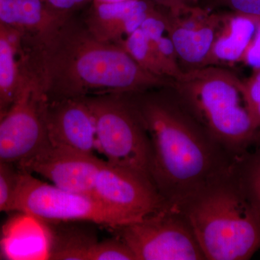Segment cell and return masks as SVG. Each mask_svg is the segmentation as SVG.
<instances>
[{"label": "cell", "instance_id": "cell-16", "mask_svg": "<svg viewBox=\"0 0 260 260\" xmlns=\"http://www.w3.org/2000/svg\"><path fill=\"white\" fill-rule=\"evenodd\" d=\"M259 23L257 20L244 15L231 13L224 15L206 66L242 61Z\"/></svg>", "mask_w": 260, "mask_h": 260}, {"label": "cell", "instance_id": "cell-31", "mask_svg": "<svg viewBox=\"0 0 260 260\" xmlns=\"http://www.w3.org/2000/svg\"><path fill=\"white\" fill-rule=\"evenodd\" d=\"M7 112L6 110H5L4 109H3L1 107H0V120H1L2 118L4 116L5 113Z\"/></svg>", "mask_w": 260, "mask_h": 260}, {"label": "cell", "instance_id": "cell-21", "mask_svg": "<svg viewBox=\"0 0 260 260\" xmlns=\"http://www.w3.org/2000/svg\"><path fill=\"white\" fill-rule=\"evenodd\" d=\"M88 260H136L124 241L116 237L96 241L89 251Z\"/></svg>", "mask_w": 260, "mask_h": 260}, {"label": "cell", "instance_id": "cell-14", "mask_svg": "<svg viewBox=\"0 0 260 260\" xmlns=\"http://www.w3.org/2000/svg\"><path fill=\"white\" fill-rule=\"evenodd\" d=\"M5 228L1 241L3 256L8 259H49L51 235L42 220L20 213Z\"/></svg>", "mask_w": 260, "mask_h": 260}, {"label": "cell", "instance_id": "cell-18", "mask_svg": "<svg viewBox=\"0 0 260 260\" xmlns=\"http://www.w3.org/2000/svg\"><path fill=\"white\" fill-rule=\"evenodd\" d=\"M140 28L156 51L168 78L175 80L180 77L184 70H181L178 62L177 52L168 35L166 12L156 8L145 18Z\"/></svg>", "mask_w": 260, "mask_h": 260}, {"label": "cell", "instance_id": "cell-25", "mask_svg": "<svg viewBox=\"0 0 260 260\" xmlns=\"http://www.w3.org/2000/svg\"><path fill=\"white\" fill-rule=\"evenodd\" d=\"M245 97L249 109L260 104V69L244 83Z\"/></svg>", "mask_w": 260, "mask_h": 260}, {"label": "cell", "instance_id": "cell-1", "mask_svg": "<svg viewBox=\"0 0 260 260\" xmlns=\"http://www.w3.org/2000/svg\"><path fill=\"white\" fill-rule=\"evenodd\" d=\"M22 44L26 48H22V63L47 99L133 93L172 85V79L143 69L119 44L98 39L74 15Z\"/></svg>", "mask_w": 260, "mask_h": 260}, {"label": "cell", "instance_id": "cell-7", "mask_svg": "<svg viewBox=\"0 0 260 260\" xmlns=\"http://www.w3.org/2000/svg\"><path fill=\"white\" fill-rule=\"evenodd\" d=\"M114 231L136 260H205L187 220L170 205Z\"/></svg>", "mask_w": 260, "mask_h": 260}, {"label": "cell", "instance_id": "cell-4", "mask_svg": "<svg viewBox=\"0 0 260 260\" xmlns=\"http://www.w3.org/2000/svg\"><path fill=\"white\" fill-rule=\"evenodd\" d=\"M171 88L188 112L234 158L242 155L259 128L251 115L244 85L220 66L186 70Z\"/></svg>", "mask_w": 260, "mask_h": 260}, {"label": "cell", "instance_id": "cell-19", "mask_svg": "<svg viewBox=\"0 0 260 260\" xmlns=\"http://www.w3.org/2000/svg\"><path fill=\"white\" fill-rule=\"evenodd\" d=\"M116 44L120 45L146 71L160 78H169L156 51L140 27Z\"/></svg>", "mask_w": 260, "mask_h": 260}, {"label": "cell", "instance_id": "cell-26", "mask_svg": "<svg viewBox=\"0 0 260 260\" xmlns=\"http://www.w3.org/2000/svg\"><path fill=\"white\" fill-rule=\"evenodd\" d=\"M242 61L254 70L260 69V22L255 35L248 47Z\"/></svg>", "mask_w": 260, "mask_h": 260}, {"label": "cell", "instance_id": "cell-6", "mask_svg": "<svg viewBox=\"0 0 260 260\" xmlns=\"http://www.w3.org/2000/svg\"><path fill=\"white\" fill-rule=\"evenodd\" d=\"M8 211L43 222H90L113 231L129 223L93 195L65 190L20 170Z\"/></svg>", "mask_w": 260, "mask_h": 260}, {"label": "cell", "instance_id": "cell-23", "mask_svg": "<svg viewBox=\"0 0 260 260\" xmlns=\"http://www.w3.org/2000/svg\"><path fill=\"white\" fill-rule=\"evenodd\" d=\"M18 172L12 169L10 164L0 161V212L8 211L14 192Z\"/></svg>", "mask_w": 260, "mask_h": 260}, {"label": "cell", "instance_id": "cell-5", "mask_svg": "<svg viewBox=\"0 0 260 260\" xmlns=\"http://www.w3.org/2000/svg\"><path fill=\"white\" fill-rule=\"evenodd\" d=\"M84 99L95 121L97 149L106 160L153 184L150 138L126 94H99Z\"/></svg>", "mask_w": 260, "mask_h": 260}, {"label": "cell", "instance_id": "cell-28", "mask_svg": "<svg viewBox=\"0 0 260 260\" xmlns=\"http://www.w3.org/2000/svg\"><path fill=\"white\" fill-rule=\"evenodd\" d=\"M251 115L254 118V121L257 124V126L260 127V104H256L254 107H251L250 109Z\"/></svg>", "mask_w": 260, "mask_h": 260}, {"label": "cell", "instance_id": "cell-22", "mask_svg": "<svg viewBox=\"0 0 260 260\" xmlns=\"http://www.w3.org/2000/svg\"><path fill=\"white\" fill-rule=\"evenodd\" d=\"M210 4L260 22V0H211Z\"/></svg>", "mask_w": 260, "mask_h": 260}, {"label": "cell", "instance_id": "cell-24", "mask_svg": "<svg viewBox=\"0 0 260 260\" xmlns=\"http://www.w3.org/2000/svg\"><path fill=\"white\" fill-rule=\"evenodd\" d=\"M47 6L58 15L71 16L75 12L83 8L92 0H42Z\"/></svg>", "mask_w": 260, "mask_h": 260}, {"label": "cell", "instance_id": "cell-29", "mask_svg": "<svg viewBox=\"0 0 260 260\" xmlns=\"http://www.w3.org/2000/svg\"><path fill=\"white\" fill-rule=\"evenodd\" d=\"M181 4L188 6H194L198 3V0H179Z\"/></svg>", "mask_w": 260, "mask_h": 260}, {"label": "cell", "instance_id": "cell-15", "mask_svg": "<svg viewBox=\"0 0 260 260\" xmlns=\"http://www.w3.org/2000/svg\"><path fill=\"white\" fill-rule=\"evenodd\" d=\"M65 18L42 0H0V23L30 40L45 35Z\"/></svg>", "mask_w": 260, "mask_h": 260}, {"label": "cell", "instance_id": "cell-20", "mask_svg": "<svg viewBox=\"0 0 260 260\" xmlns=\"http://www.w3.org/2000/svg\"><path fill=\"white\" fill-rule=\"evenodd\" d=\"M233 168L260 222V152L251 155L236 157Z\"/></svg>", "mask_w": 260, "mask_h": 260}, {"label": "cell", "instance_id": "cell-11", "mask_svg": "<svg viewBox=\"0 0 260 260\" xmlns=\"http://www.w3.org/2000/svg\"><path fill=\"white\" fill-rule=\"evenodd\" d=\"M102 161L94 154L48 145L18 167L20 171L42 176L61 189L93 195L94 182Z\"/></svg>", "mask_w": 260, "mask_h": 260}, {"label": "cell", "instance_id": "cell-3", "mask_svg": "<svg viewBox=\"0 0 260 260\" xmlns=\"http://www.w3.org/2000/svg\"><path fill=\"white\" fill-rule=\"evenodd\" d=\"M233 167L179 208L207 260L249 259L260 249L259 220Z\"/></svg>", "mask_w": 260, "mask_h": 260}, {"label": "cell", "instance_id": "cell-30", "mask_svg": "<svg viewBox=\"0 0 260 260\" xmlns=\"http://www.w3.org/2000/svg\"><path fill=\"white\" fill-rule=\"evenodd\" d=\"M121 1V0H92V3H111V2Z\"/></svg>", "mask_w": 260, "mask_h": 260}, {"label": "cell", "instance_id": "cell-27", "mask_svg": "<svg viewBox=\"0 0 260 260\" xmlns=\"http://www.w3.org/2000/svg\"><path fill=\"white\" fill-rule=\"evenodd\" d=\"M156 6L161 7L172 14H177L184 7L188 5L181 4L179 0H151Z\"/></svg>", "mask_w": 260, "mask_h": 260}, {"label": "cell", "instance_id": "cell-2", "mask_svg": "<svg viewBox=\"0 0 260 260\" xmlns=\"http://www.w3.org/2000/svg\"><path fill=\"white\" fill-rule=\"evenodd\" d=\"M151 146L152 182L179 208L232 169L234 158L181 105L171 87L125 93Z\"/></svg>", "mask_w": 260, "mask_h": 260}, {"label": "cell", "instance_id": "cell-8", "mask_svg": "<svg viewBox=\"0 0 260 260\" xmlns=\"http://www.w3.org/2000/svg\"><path fill=\"white\" fill-rule=\"evenodd\" d=\"M47 102L37 78L23 70L18 95L0 120V161L18 166L49 145Z\"/></svg>", "mask_w": 260, "mask_h": 260}, {"label": "cell", "instance_id": "cell-9", "mask_svg": "<svg viewBox=\"0 0 260 260\" xmlns=\"http://www.w3.org/2000/svg\"><path fill=\"white\" fill-rule=\"evenodd\" d=\"M93 196L129 223L169 205L151 182L106 160L95 177Z\"/></svg>", "mask_w": 260, "mask_h": 260}, {"label": "cell", "instance_id": "cell-17", "mask_svg": "<svg viewBox=\"0 0 260 260\" xmlns=\"http://www.w3.org/2000/svg\"><path fill=\"white\" fill-rule=\"evenodd\" d=\"M20 34L0 23V107L8 111L21 86Z\"/></svg>", "mask_w": 260, "mask_h": 260}, {"label": "cell", "instance_id": "cell-12", "mask_svg": "<svg viewBox=\"0 0 260 260\" xmlns=\"http://www.w3.org/2000/svg\"><path fill=\"white\" fill-rule=\"evenodd\" d=\"M45 119L51 146L94 154L97 149L95 121L84 98L47 99Z\"/></svg>", "mask_w": 260, "mask_h": 260}, {"label": "cell", "instance_id": "cell-10", "mask_svg": "<svg viewBox=\"0 0 260 260\" xmlns=\"http://www.w3.org/2000/svg\"><path fill=\"white\" fill-rule=\"evenodd\" d=\"M224 15L195 5L184 7L177 14L167 10L168 35L186 70L206 67Z\"/></svg>", "mask_w": 260, "mask_h": 260}, {"label": "cell", "instance_id": "cell-13", "mask_svg": "<svg viewBox=\"0 0 260 260\" xmlns=\"http://www.w3.org/2000/svg\"><path fill=\"white\" fill-rule=\"evenodd\" d=\"M156 8L151 0L93 3L83 20L98 39L116 44L139 28Z\"/></svg>", "mask_w": 260, "mask_h": 260}]
</instances>
